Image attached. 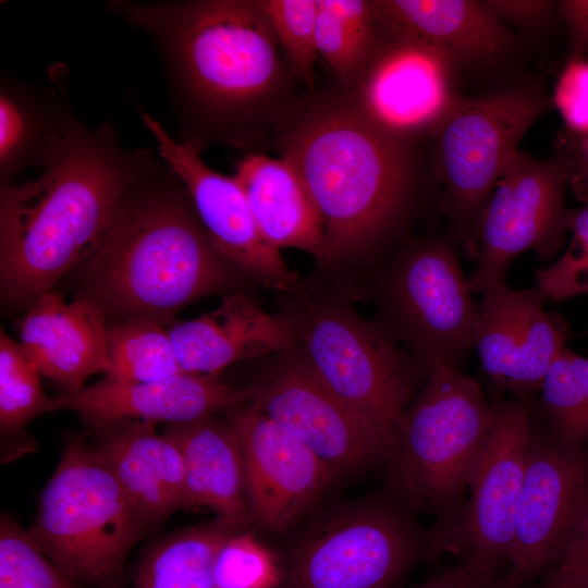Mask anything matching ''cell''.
Returning a JSON list of instances; mask_svg holds the SVG:
<instances>
[{
    "mask_svg": "<svg viewBox=\"0 0 588 588\" xmlns=\"http://www.w3.org/2000/svg\"><path fill=\"white\" fill-rule=\"evenodd\" d=\"M282 314L317 377L370 429L385 453L429 368L380 324L343 302L308 299ZM385 455V457H387Z\"/></svg>",
    "mask_w": 588,
    "mask_h": 588,
    "instance_id": "cell-8",
    "label": "cell"
},
{
    "mask_svg": "<svg viewBox=\"0 0 588 588\" xmlns=\"http://www.w3.org/2000/svg\"><path fill=\"white\" fill-rule=\"evenodd\" d=\"M250 385V402L341 478L385 450L370 429L317 377L297 347Z\"/></svg>",
    "mask_w": 588,
    "mask_h": 588,
    "instance_id": "cell-14",
    "label": "cell"
},
{
    "mask_svg": "<svg viewBox=\"0 0 588 588\" xmlns=\"http://www.w3.org/2000/svg\"><path fill=\"white\" fill-rule=\"evenodd\" d=\"M184 372L219 376L226 367L297 347L289 320L268 313L250 294H224L218 307L169 327Z\"/></svg>",
    "mask_w": 588,
    "mask_h": 588,
    "instance_id": "cell-21",
    "label": "cell"
},
{
    "mask_svg": "<svg viewBox=\"0 0 588 588\" xmlns=\"http://www.w3.org/2000/svg\"><path fill=\"white\" fill-rule=\"evenodd\" d=\"M438 552L432 529L387 489L316 512L280 556L277 588H392Z\"/></svg>",
    "mask_w": 588,
    "mask_h": 588,
    "instance_id": "cell-6",
    "label": "cell"
},
{
    "mask_svg": "<svg viewBox=\"0 0 588 588\" xmlns=\"http://www.w3.org/2000/svg\"><path fill=\"white\" fill-rule=\"evenodd\" d=\"M502 578L499 568L469 558L415 588H504Z\"/></svg>",
    "mask_w": 588,
    "mask_h": 588,
    "instance_id": "cell-38",
    "label": "cell"
},
{
    "mask_svg": "<svg viewBox=\"0 0 588 588\" xmlns=\"http://www.w3.org/2000/svg\"><path fill=\"white\" fill-rule=\"evenodd\" d=\"M554 101L572 128L588 131V62L567 65L559 79Z\"/></svg>",
    "mask_w": 588,
    "mask_h": 588,
    "instance_id": "cell-37",
    "label": "cell"
},
{
    "mask_svg": "<svg viewBox=\"0 0 588 588\" xmlns=\"http://www.w3.org/2000/svg\"><path fill=\"white\" fill-rule=\"evenodd\" d=\"M106 7L155 41L177 140L199 151L213 143L248 148L298 106L294 77L257 0H112Z\"/></svg>",
    "mask_w": 588,
    "mask_h": 588,
    "instance_id": "cell-1",
    "label": "cell"
},
{
    "mask_svg": "<svg viewBox=\"0 0 588 588\" xmlns=\"http://www.w3.org/2000/svg\"><path fill=\"white\" fill-rule=\"evenodd\" d=\"M280 579V556L246 529L230 535L216 554V588H277Z\"/></svg>",
    "mask_w": 588,
    "mask_h": 588,
    "instance_id": "cell-34",
    "label": "cell"
},
{
    "mask_svg": "<svg viewBox=\"0 0 588 588\" xmlns=\"http://www.w3.org/2000/svg\"><path fill=\"white\" fill-rule=\"evenodd\" d=\"M581 189L584 206L571 209L568 231L573 238L564 254L537 272V287L547 299L563 301L588 294V175Z\"/></svg>",
    "mask_w": 588,
    "mask_h": 588,
    "instance_id": "cell-35",
    "label": "cell"
},
{
    "mask_svg": "<svg viewBox=\"0 0 588 588\" xmlns=\"http://www.w3.org/2000/svg\"><path fill=\"white\" fill-rule=\"evenodd\" d=\"M146 526L90 441L68 436L27 528L44 553L73 581L109 588Z\"/></svg>",
    "mask_w": 588,
    "mask_h": 588,
    "instance_id": "cell-7",
    "label": "cell"
},
{
    "mask_svg": "<svg viewBox=\"0 0 588 588\" xmlns=\"http://www.w3.org/2000/svg\"><path fill=\"white\" fill-rule=\"evenodd\" d=\"M380 309V324L428 367H458L474 347L479 309L451 241L403 245L384 270Z\"/></svg>",
    "mask_w": 588,
    "mask_h": 588,
    "instance_id": "cell-10",
    "label": "cell"
},
{
    "mask_svg": "<svg viewBox=\"0 0 588 588\" xmlns=\"http://www.w3.org/2000/svg\"><path fill=\"white\" fill-rule=\"evenodd\" d=\"M573 170L565 155L536 159L517 152L478 222L477 265L467 277L473 293L505 281L519 254L536 250L541 259H550L563 247L571 213L565 187Z\"/></svg>",
    "mask_w": 588,
    "mask_h": 588,
    "instance_id": "cell-11",
    "label": "cell"
},
{
    "mask_svg": "<svg viewBox=\"0 0 588 588\" xmlns=\"http://www.w3.org/2000/svg\"><path fill=\"white\" fill-rule=\"evenodd\" d=\"M91 445L105 460L147 525L185 510L184 463L176 443L157 424H91Z\"/></svg>",
    "mask_w": 588,
    "mask_h": 588,
    "instance_id": "cell-22",
    "label": "cell"
},
{
    "mask_svg": "<svg viewBox=\"0 0 588 588\" xmlns=\"http://www.w3.org/2000/svg\"><path fill=\"white\" fill-rule=\"evenodd\" d=\"M452 65L425 42L382 34L358 79L344 94L375 126L406 142L436 132L455 102Z\"/></svg>",
    "mask_w": 588,
    "mask_h": 588,
    "instance_id": "cell-16",
    "label": "cell"
},
{
    "mask_svg": "<svg viewBox=\"0 0 588 588\" xmlns=\"http://www.w3.org/2000/svg\"><path fill=\"white\" fill-rule=\"evenodd\" d=\"M179 446L184 463L185 510L207 507L216 519L245 530L250 524L244 466L235 429L224 416L210 415L163 431Z\"/></svg>",
    "mask_w": 588,
    "mask_h": 588,
    "instance_id": "cell-25",
    "label": "cell"
},
{
    "mask_svg": "<svg viewBox=\"0 0 588 588\" xmlns=\"http://www.w3.org/2000/svg\"><path fill=\"white\" fill-rule=\"evenodd\" d=\"M537 287L515 290L505 281L481 292L474 347L485 373L516 399L540 391L543 378L565 348L563 319L544 307Z\"/></svg>",
    "mask_w": 588,
    "mask_h": 588,
    "instance_id": "cell-18",
    "label": "cell"
},
{
    "mask_svg": "<svg viewBox=\"0 0 588 588\" xmlns=\"http://www.w3.org/2000/svg\"><path fill=\"white\" fill-rule=\"evenodd\" d=\"M49 87L2 77L0 84V181L15 182L28 168L44 171L82 123L58 70Z\"/></svg>",
    "mask_w": 588,
    "mask_h": 588,
    "instance_id": "cell-24",
    "label": "cell"
},
{
    "mask_svg": "<svg viewBox=\"0 0 588 588\" xmlns=\"http://www.w3.org/2000/svg\"><path fill=\"white\" fill-rule=\"evenodd\" d=\"M540 392L547 434L588 445V358L565 347L548 369Z\"/></svg>",
    "mask_w": 588,
    "mask_h": 588,
    "instance_id": "cell-30",
    "label": "cell"
},
{
    "mask_svg": "<svg viewBox=\"0 0 588 588\" xmlns=\"http://www.w3.org/2000/svg\"><path fill=\"white\" fill-rule=\"evenodd\" d=\"M536 588H588V499L562 559Z\"/></svg>",
    "mask_w": 588,
    "mask_h": 588,
    "instance_id": "cell-36",
    "label": "cell"
},
{
    "mask_svg": "<svg viewBox=\"0 0 588 588\" xmlns=\"http://www.w3.org/2000/svg\"><path fill=\"white\" fill-rule=\"evenodd\" d=\"M0 588H75L13 518L0 519Z\"/></svg>",
    "mask_w": 588,
    "mask_h": 588,
    "instance_id": "cell-33",
    "label": "cell"
},
{
    "mask_svg": "<svg viewBox=\"0 0 588 588\" xmlns=\"http://www.w3.org/2000/svg\"><path fill=\"white\" fill-rule=\"evenodd\" d=\"M493 427L469 486L451 520L432 528L439 552L501 568L510 562L518 506L534 436L529 399L492 403Z\"/></svg>",
    "mask_w": 588,
    "mask_h": 588,
    "instance_id": "cell-12",
    "label": "cell"
},
{
    "mask_svg": "<svg viewBox=\"0 0 588 588\" xmlns=\"http://www.w3.org/2000/svg\"><path fill=\"white\" fill-rule=\"evenodd\" d=\"M83 264L89 297L106 313L162 324L193 302L236 292L245 275L217 249L166 162L130 189Z\"/></svg>",
    "mask_w": 588,
    "mask_h": 588,
    "instance_id": "cell-3",
    "label": "cell"
},
{
    "mask_svg": "<svg viewBox=\"0 0 588 588\" xmlns=\"http://www.w3.org/2000/svg\"><path fill=\"white\" fill-rule=\"evenodd\" d=\"M108 377L156 381L184 372L169 328L149 319H126L108 327Z\"/></svg>",
    "mask_w": 588,
    "mask_h": 588,
    "instance_id": "cell-29",
    "label": "cell"
},
{
    "mask_svg": "<svg viewBox=\"0 0 588 588\" xmlns=\"http://www.w3.org/2000/svg\"><path fill=\"white\" fill-rule=\"evenodd\" d=\"M559 7L574 38L588 47V0L560 1Z\"/></svg>",
    "mask_w": 588,
    "mask_h": 588,
    "instance_id": "cell-40",
    "label": "cell"
},
{
    "mask_svg": "<svg viewBox=\"0 0 588 588\" xmlns=\"http://www.w3.org/2000/svg\"><path fill=\"white\" fill-rule=\"evenodd\" d=\"M380 30L425 42L454 64L489 62L515 44L505 23L486 1H375Z\"/></svg>",
    "mask_w": 588,
    "mask_h": 588,
    "instance_id": "cell-23",
    "label": "cell"
},
{
    "mask_svg": "<svg viewBox=\"0 0 588 588\" xmlns=\"http://www.w3.org/2000/svg\"><path fill=\"white\" fill-rule=\"evenodd\" d=\"M242 186L264 240L273 248H295L321 261L322 218L295 168L283 158L248 152L236 164Z\"/></svg>",
    "mask_w": 588,
    "mask_h": 588,
    "instance_id": "cell-26",
    "label": "cell"
},
{
    "mask_svg": "<svg viewBox=\"0 0 588 588\" xmlns=\"http://www.w3.org/2000/svg\"><path fill=\"white\" fill-rule=\"evenodd\" d=\"M493 421V406L476 379L455 366L431 365L385 457L388 490L413 513L451 520L466 503Z\"/></svg>",
    "mask_w": 588,
    "mask_h": 588,
    "instance_id": "cell-5",
    "label": "cell"
},
{
    "mask_svg": "<svg viewBox=\"0 0 588 588\" xmlns=\"http://www.w3.org/2000/svg\"><path fill=\"white\" fill-rule=\"evenodd\" d=\"M19 342L41 376L74 392L110 370L105 309L89 296L66 302L48 291L27 305Z\"/></svg>",
    "mask_w": 588,
    "mask_h": 588,
    "instance_id": "cell-20",
    "label": "cell"
},
{
    "mask_svg": "<svg viewBox=\"0 0 588 588\" xmlns=\"http://www.w3.org/2000/svg\"><path fill=\"white\" fill-rule=\"evenodd\" d=\"M549 107L543 95L526 88L457 97L436 130L442 207L467 257L477 258V226L495 184Z\"/></svg>",
    "mask_w": 588,
    "mask_h": 588,
    "instance_id": "cell-9",
    "label": "cell"
},
{
    "mask_svg": "<svg viewBox=\"0 0 588 588\" xmlns=\"http://www.w3.org/2000/svg\"><path fill=\"white\" fill-rule=\"evenodd\" d=\"M163 162L126 149L109 123L82 124L37 177L1 185L2 302L28 305L83 264L130 189Z\"/></svg>",
    "mask_w": 588,
    "mask_h": 588,
    "instance_id": "cell-2",
    "label": "cell"
},
{
    "mask_svg": "<svg viewBox=\"0 0 588 588\" xmlns=\"http://www.w3.org/2000/svg\"><path fill=\"white\" fill-rule=\"evenodd\" d=\"M250 388H236L219 376L182 372L156 381L102 380L58 397L60 409L81 415L89 425L142 420L183 424L250 402Z\"/></svg>",
    "mask_w": 588,
    "mask_h": 588,
    "instance_id": "cell-19",
    "label": "cell"
},
{
    "mask_svg": "<svg viewBox=\"0 0 588 588\" xmlns=\"http://www.w3.org/2000/svg\"><path fill=\"white\" fill-rule=\"evenodd\" d=\"M587 154H588V146H587Z\"/></svg>",
    "mask_w": 588,
    "mask_h": 588,
    "instance_id": "cell-41",
    "label": "cell"
},
{
    "mask_svg": "<svg viewBox=\"0 0 588 588\" xmlns=\"http://www.w3.org/2000/svg\"><path fill=\"white\" fill-rule=\"evenodd\" d=\"M488 7L504 22L528 26L544 20L551 12L549 1H486Z\"/></svg>",
    "mask_w": 588,
    "mask_h": 588,
    "instance_id": "cell-39",
    "label": "cell"
},
{
    "mask_svg": "<svg viewBox=\"0 0 588 588\" xmlns=\"http://www.w3.org/2000/svg\"><path fill=\"white\" fill-rule=\"evenodd\" d=\"M40 372L19 341L0 330V430L21 433L35 417L59 411L58 397L45 393Z\"/></svg>",
    "mask_w": 588,
    "mask_h": 588,
    "instance_id": "cell-31",
    "label": "cell"
},
{
    "mask_svg": "<svg viewBox=\"0 0 588 588\" xmlns=\"http://www.w3.org/2000/svg\"><path fill=\"white\" fill-rule=\"evenodd\" d=\"M382 39L375 2L319 0L316 27L318 57L350 90Z\"/></svg>",
    "mask_w": 588,
    "mask_h": 588,
    "instance_id": "cell-28",
    "label": "cell"
},
{
    "mask_svg": "<svg viewBox=\"0 0 588 588\" xmlns=\"http://www.w3.org/2000/svg\"><path fill=\"white\" fill-rule=\"evenodd\" d=\"M144 126L154 136L161 159L185 186L197 216L217 249L245 275L266 289L287 291L297 273L280 250L261 236L245 193L234 176L209 168L195 147L169 135L148 112L138 108Z\"/></svg>",
    "mask_w": 588,
    "mask_h": 588,
    "instance_id": "cell-17",
    "label": "cell"
},
{
    "mask_svg": "<svg viewBox=\"0 0 588 588\" xmlns=\"http://www.w3.org/2000/svg\"><path fill=\"white\" fill-rule=\"evenodd\" d=\"M224 416L241 445L250 524L271 535L290 530L318 506L338 476L254 405Z\"/></svg>",
    "mask_w": 588,
    "mask_h": 588,
    "instance_id": "cell-15",
    "label": "cell"
},
{
    "mask_svg": "<svg viewBox=\"0 0 588 588\" xmlns=\"http://www.w3.org/2000/svg\"><path fill=\"white\" fill-rule=\"evenodd\" d=\"M236 531L217 519L175 530L145 551L133 588H216V554Z\"/></svg>",
    "mask_w": 588,
    "mask_h": 588,
    "instance_id": "cell-27",
    "label": "cell"
},
{
    "mask_svg": "<svg viewBox=\"0 0 588 588\" xmlns=\"http://www.w3.org/2000/svg\"><path fill=\"white\" fill-rule=\"evenodd\" d=\"M299 102L278 128L280 157L301 175L322 218V262L373 253L413 194L406 142L369 122L345 94Z\"/></svg>",
    "mask_w": 588,
    "mask_h": 588,
    "instance_id": "cell-4",
    "label": "cell"
},
{
    "mask_svg": "<svg viewBox=\"0 0 588 588\" xmlns=\"http://www.w3.org/2000/svg\"><path fill=\"white\" fill-rule=\"evenodd\" d=\"M268 17L293 77L309 90L316 81L319 0H257Z\"/></svg>",
    "mask_w": 588,
    "mask_h": 588,
    "instance_id": "cell-32",
    "label": "cell"
},
{
    "mask_svg": "<svg viewBox=\"0 0 588 588\" xmlns=\"http://www.w3.org/2000/svg\"><path fill=\"white\" fill-rule=\"evenodd\" d=\"M588 499V445L534 431L504 588H525L562 559Z\"/></svg>",
    "mask_w": 588,
    "mask_h": 588,
    "instance_id": "cell-13",
    "label": "cell"
}]
</instances>
